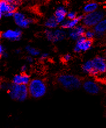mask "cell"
<instances>
[{"label": "cell", "instance_id": "cell-6", "mask_svg": "<svg viewBox=\"0 0 106 128\" xmlns=\"http://www.w3.org/2000/svg\"><path fill=\"white\" fill-rule=\"evenodd\" d=\"M93 66V76L106 73V60L103 56H98L92 60Z\"/></svg>", "mask_w": 106, "mask_h": 128}, {"label": "cell", "instance_id": "cell-23", "mask_svg": "<svg viewBox=\"0 0 106 128\" xmlns=\"http://www.w3.org/2000/svg\"><path fill=\"white\" fill-rule=\"evenodd\" d=\"M78 16L77 15V14L75 11L73 10H70L67 12V19H74Z\"/></svg>", "mask_w": 106, "mask_h": 128}, {"label": "cell", "instance_id": "cell-30", "mask_svg": "<svg viewBox=\"0 0 106 128\" xmlns=\"http://www.w3.org/2000/svg\"><path fill=\"white\" fill-rule=\"evenodd\" d=\"M20 1L21 2H25V1H28V0H20Z\"/></svg>", "mask_w": 106, "mask_h": 128}, {"label": "cell", "instance_id": "cell-15", "mask_svg": "<svg viewBox=\"0 0 106 128\" xmlns=\"http://www.w3.org/2000/svg\"><path fill=\"white\" fill-rule=\"evenodd\" d=\"M67 10L64 6H59L56 9L54 16L60 24L67 19Z\"/></svg>", "mask_w": 106, "mask_h": 128}, {"label": "cell", "instance_id": "cell-31", "mask_svg": "<svg viewBox=\"0 0 106 128\" xmlns=\"http://www.w3.org/2000/svg\"></svg>", "mask_w": 106, "mask_h": 128}, {"label": "cell", "instance_id": "cell-2", "mask_svg": "<svg viewBox=\"0 0 106 128\" xmlns=\"http://www.w3.org/2000/svg\"><path fill=\"white\" fill-rule=\"evenodd\" d=\"M57 81L61 86L68 90H77L81 86L80 79L71 74H60L58 76Z\"/></svg>", "mask_w": 106, "mask_h": 128}, {"label": "cell", "instance_id": "cell-18", "mask_svg": "<svg viewBox=\"0 0 106 128\" xmlns=\"http://www.w3.org/2000/svg\"><path fill=\"white\" fill-rule=\"evenodd\" d=\"M59 24L56 20V18L54 15L51 16L48 18L45 22V26L47 29H54L57 28Z\"/></svg>", "mask_w": 106, "mask_h": 128}, {"label": "cell", "instance_id": "cell-17", "mask_svg": "<svg viewBox=\"0 0 106 128\" xmlns=\"http://www.w3.org/2000/svg\"><path fill=\"white\" fill-rule=\"evenodd\" d=\"M99 5L97 2L90 1L84 5V8H83V11L85 14H89L96 11L99 10Z\"/></svg>", "mask_w": 106, "mask_h": 128}, {"label": "cell", "instance_id": "cell-25", "mask_svg": "<svg viewBox=\"0 0 106 128\" xmlns=\"http://www.w3.org/2000/svg\"><path fill=\"white\" fill-rule=\"evenodd\" d=\"M71 58H72V56L70 54H65L64 56H63L62 60L63 61L65 62H69L70 60H71Z\"/></svg>", "mask_w": 106, "mask_h": 128}, {"label": "cell", "instance_id": "cell-9", "mask_svg": "<svg viewBox=\"0 0 106 128\" xmlns=\"http://www.w3.org/2000/svg\"><path fill=\"white\" fill-rule=\"evenodd\" d=\"M22 36V32L20 29H8L3 31L1 34V38L5 40L16 42L19 41Z\"/></svg>", "mask_w": 106, "mask_h": 128}, {"label": "cell", "instance_id": "cell-29", "mask_svg": "<svg viewBox=\"0 0 106 128\" xmlns=\"http://www.w3.org/2000/svg\"><path fill=\"white\" fill-rule=\"evenodd\" d=\"M15 52H16V54H20V53L21 52V50L20 49H16L15 50Z\"/></svg>", "mask_w": 106, "mask_h": 128}, {"label": "cell", "instance_id": "cell-27", "mask_svg": "<svg viewBox=\"0 0 106 128\" xmlns=\"http://www.w3.org/2000/svg\"><path fill=\"white\" fill-rule=\"evenodd\" d=\"M33 56H28L26 57V61H27V62H28L29 64H31L33 62V61H34V59H33Z\"/></svg>", "mask_w": 106, "mask_h": 128}, {"label": "cell", "instance_id": "cell-14", "mask_svg": "<svg viewBox=\"0 0 106 128\" xmlns=\"http://www.w3.org/2000/svg\"><path fill=\"white\" fill-rule=\"evenodd\" d=\"M31 81L30 78L25 73L16 74L12 79V83L15 84L19 85H27Z\"/></svg>", "mask_w": 106, "mask_h": 128}, {"label": "cell", "instance_id": "cell-3", "mask_svg": "<svg viewBox=\"0 0 106 128\" xmlns=\"http://www.w3.org/2000/svg\"><path fill=\"white\" fill-rule=\"evenodd\" d=\"M9 96L13 100L23 102L27 98L29 95L27 85H19L11 83L8 90Z\"/></svg>", "mask_w": 106, "mask_h": 128}, {"label": "cell", "instance_id": "cell-26", "mask_svg": "<svg viewBox=\"0 0 106 128\" xmlns=\"http://www.w3.org/2000/svg\"><path fill=\"white\" fill-rule=\"evenodd\" d=\"M49 54L48 53H42V54H40V60H42V61H44V60H46L48 58Z\"/></svg>", "mask_w": 106, "mask_h": 128}, {"label": "cell", "instance_id": "cell-19", "mask_svg": "<svg viewBox=\"0 0 106 128\" xmlns=\"http://www.w3.org/2000/svg\"><path fill=\"white\" fill-rule=\"evenodd\" d=\"M82 69V70L85 73L92 76L93 73V66L92 61V60H89V61H86L83 64Z\"/></svg>", "mask_w": 106, "mask_h": 128}, {"label": "cell", "instance_id": "cell-21", "mask_svg": "<svg viewBox=\"0 0 106 128\" xmlns=\"http://www.w3.org/2000/svg\"><path fill=\"white\" fill-rule=\"evenodd\" d=\"M84 36L87 39H89V40H93L96 37V33H95L94 30L89 29L86 30Z\"/></svg>", "mask_w": 106, "mask_h": 128}, {"label": "cell", "instance_id": "cell-20", "mask_svg": "<svg viewBox=\"0 0 106 128\" xmlns=\"http://www.w3.org/2000/svg\"><path fill=\"white\" fill-rule=\"evenodd\" d=\"M25 50L29 54V56H40V52L38 50L31 46H26L25 48Z\"/></svg>", "mask_w": 106, "mask_h": 128}, {"label": "cell", "instance_id": "cell-1", "mask_svg": "<svg viewBox=\"0 0 106 128\" xmlns=\"http://www.w3.org/2000/svg\"><path fill=\"white\" fill-rule=\"evenodd\" d=\"M29 95L34 98H40L46 94L47 92V86L45 83L40 79L31 80L27 85Z\"/></svg>", "mask_w": 106, "mask_h": 128}, {"label": "cell", "instance_id": "cell-5", "mask_svg": "<svg viewBox=\"0 0 106 128\" xmlns=\"http://www.w3.org/2000/svg\"><path fill=\"white\" fill-rule=\"evenodd\" d=\"M45 36L46 38L49 42H60L64 40L66 37V32L64 31V29H47L45 30Z\"/></svg>", "mask_w": 106, "mask_h": 128}, {"label": "cell", "instance_id": "cell-7", "mask_svg": "<svg viewBox=\"0 0 106 128\" xmlns=\"http://www.w3.org/2000/svg\"><path fill=\"white\" fill-rule=\"evenodd\" d=\"M15 24L21 29H26L29 28L33 21L31 19L26 17L23 12L16 11L13 16Z\"/></svg>", "mask_w": 106, "mask_h": 128}, {"label": "cell", "instance_id": "cell-22", "mask_svg": "<svg viewBox=\"0 0 106 128\" xmlns=\"http://www.w3.org/2000/svg\"><path fill=\"white\" fill-rule=\"evenodd\" d=\"M0 56L1 58H6L8 56V54H7L5 48L2 44L0 45Z\"/></svg>", "mask_w": 106, "mask_h": 128}, {"label": "cell", "instance_id": "cell-10", "mask_svg": "<svg viewBox=\"0 0 106 128\" xmlns=\"http://www.w3.org/2000/svg\"><path fill=\"white\" fill-rule=\"evenodd\" d=\"M82 87L86 93L90 94L95 95L100 92L99 85L92 80H87L83 83Z\"/></svg>", "mask_w": 106, "mask_h": 128}, {"label": "cell", "instance_id": "cell-32", "mask_svg": "<svg viewBox=\"0 0 106 128\" xmlns=\"http://www.w3.org/2000/svg\"></svg>", "mask_w": 106, "mask_h": 128}, {"label": "cell", "instance_id": "cell-13", "mask_svg": "<svg viewBox=\"0 0 106 128\" xmlns=\"http://www.w3.org/2000/svg\"><path fill=\"white\" fill-rule=\"evenodd\" d=\"M83 17H84V15H79L77 18L74 19H66L64 22L60 24L61 28L64 30H71L74 29V28L79 24V23L82 20Z\"/></svg>", "mask_w": 106, "mask_h": 128}, {"label": "cell", "instance_id": "cell-11", "mask_svg": "<svg viewBox=\"0 0 106 128\" xmlns=\"http://www.w3.org/2000/svg\"><path fill=\"white\" fill-rule=\"evenodd\" d=\"M18 7L15 5H11L6 0H1L0 1V18H2L6 14L9 12H15L17 11Z\"/></svg>", "mask_w": 106, "mask_h": 128}, {"label": "cell", "instance_id": "cell-4", "mask_svg": "<svg viewBox=\"0 0 106 128\" xmlns=\"http://www.w3.org/2000/svg\"><path fill=\"white\" fill-rule=\"evenodd\" d=\"M105 17V11L102 10H98L91 13L85 14L82 22L86 28H94L100 21H101Z\"/></svg>", "mask_w": 106, "mask_h": 128}, {"label": "cell", "instance_id": "cell-24", "mask_svg": "<svg viewBox=\"0 0 106 128\" xmlns=\"http://www.w3.org/2000/svg\"><path fill=\"white\" fill-rule=\"evenodd\" d=\"M11 83H9L7 82H2L1 83V88L3 90H7L8 91L9 88Z\"/></svg>", "mask_w": 106, "mask_h": 128}, {"label": "cell", "instance_id": "cell-12", "mask_svg": "<svg viewBox=\"0 0 106 128\" xmlns=\"http://www.w3.org/2000/svg\"><path fill=\"white\" fill-rule=\"evenodd\" d=\"M86 30V27L84 24H78L74 29L70 30L68 36L71 40L77 41L80 37L84 36Z\"/></svg>", "mask_w": 106, "mask_h": 128}, {"label": "cell", "instance_id": "cell-28", "mask_svg": "<svg viewBox=\"0 0 106 128\" xmlns=\"http://www.w3.org/2000/svg\"><path fill=\"white\" fill-rule=\"evenodd\" d=\"M21 72L22 73H25L27 70V66L26 65H23L22 68H21Z\"/></svg>", "mask_w": 106, "mask_h": 128}, {"label": "cell", "instance_id": "cell-16", "mask_svg": "<svg viewBox=\"0 0 106 128\" xmlns=\"http://www.w3.org/2000/svg\"><path fill=\"white\" fill-rule=\"evenodd\" d=\"M93 30L96 33V37L101 38L106 33V17L100 21L93 28Z\"/></svg>", "mask_w": 106, "mask_h": 128}, {"label": "cell", "instance_id": "cell-8", "mask_svg": "<svg viewBox=\"0 0 106 128\" xmlns=\"http://www.w3.org/2000/svg\"><path fill=\"white\" fill-rule=\"evenodd\" d=\"M92 44V40H89L82 36L76 41L74 50L77 53L86 52L91 48Z\"/></svg>", "mask_w": 106, "mask_h": 128}]
</instances>
